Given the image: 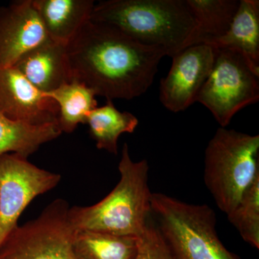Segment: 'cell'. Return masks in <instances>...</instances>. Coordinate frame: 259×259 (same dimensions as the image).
<instances>
[{"label": "cell", "mask_w": 259, "mask_h": 259, "mask_svg": "<svg viewBox=\"0 0 259 259\" xmlns=\"http://www.w3.org/2000/svg\"><path fill=\"white\" fill-rule=\"evenodd\" d=\"M71 81L91 88L97 96L132 100L152 85L166 52L131 38L107 24L89 20L66 45Z\"/></svg>", "instance_id": "obj_1"}, {"label": "cell", "mask_w": 259, "mask_h": 259, "mask_svg": "<svg viewBox=\"0 0 259 259\" xmlns=\"http://www.w3.org/2000/svg\"><path fill=\"white\" fill-rule=\"evenodd\" d=\"M90 20L115 27L173 57L192 46L197 23L187 0H107L94 6Z\"/></svg>", "instance_id": "obj_2"}, {"label": "cell", "mask_w": 259, "mask_h": 259, "mask_svg": "<svg viewBox=\"0 0 259 259\" xmlns=\"http://www.w3.org/2000/svg\"><path fill=\"white\" fill-rule=\"evenodd\" d=\"M118 169L120 180L107 197L92 206L70 207V222L75 229L135 238L144 234L152 216L148 161H133L125 144Z\"/></svg>", "instance_id": "obj_3"}, {"label": "cell", "mask_w": 259, "mask_h": 259, "mask_svg": "<svg viewBox=\"0 0 259 259\" xmlns=\"http://www.w3.org/2000/svg\"><path fill=\"white\" fill-rule=\"evenodd\" d=\"M151 209L173 259H240L220 240L215 213L207 204L152 193Z\"/></svg>", "instance_id": "obj_4"}, {"label": "cell", "mask_w": 259, "mask_h": 259, "mask_svg": "<svg viewBox=\"0 0 259 259\" xmlns=\"http://www.w3.org/2000/svg\"><path fill=\"white\" fill-rule=\"evenodd\" d=\"M259 175V136L220 127L204 152V181L227 215Z\"/></svg>", "instance_id": "obj_5"}, {"label": "cell", "mask_w": 259, "mask_h": 259, "mask_svg": "<svg viewBox=\"0 0 259 259\" xmlns=\"http://www.w3.org/2000/svg\"><path fill=\"white\" fill-rule=\"evenodd\" d=\"M214 64L197 102L211 112L221 127L233 116L259 100V71L241 53L215 49Z\"/></svg>", "instance_id": "obj_6"}, {"label": "cell", "mask_w": 259, "mask_h": 259, "mask_svg": "<svg viewBox=\"0 0 259 259\" xmlns=\"http://www.w3.org/2000/svg\"><path fill=\"white\" fill-rule=\"evenodd\" d=\"M69 208L65 199H56L38 217L18 225L0 245V259H79Z\"/></svg>", "instance_id": "obj_7"}, {"label": "cell", "mask_w": 259, "mask_h": 259, "mask_svg": "<svg viewBox=\"0 0 259 259\" xmlns=\"http://www.w3.org/2000/svg\"><path fill=\"white\" fill-rule=\"evenodd\" d=\"M59 174L42 169L15 153L0 156V245L37 196L59 185Z\"/></svg>", "instance_id": "obj_8"}, {"label": "cell", "mask_w": 259, "mask_h": 259, "mask_svg": "<svg viewBox=\"0 0 259 259\" xmlns=\"http://www.w3.org/2000/svg\"><path fill=\"white\" fill-rule=\"evenodd\" d=\"M216 49L207 44L185 48L172 57L171 69L162 79L159 99L169 111H185L197 102L201 89L210 74Z\"/></svg>", "instance_id": "obj_9"}, {"label": "cell", "mask_w": 259, "mask_h": 259, "mask_svg": "<svg viewBox=\"0 0 259 259\" xmlns=\"http://www.w3.org/2000/svg\"><path fill=\"white\" fill-rule=\"evenodd\" d=\"M0 113L31 125H58L59 107L14 66L0 69Z\"/></svg>", "instance_id": "obj_10"}, {"label": "cell", "mask_w": 259, "mask_h": 259, "mask_svg": "<svg viewBox=\"0 0 259 259\" xmlns=\"http://www.w3.org/2000/svg\"><path fill=\"white\" fill-rule=\"evenodd\" d=\"M48 40L32 0H18L0 8V69L15 66Z\"/></svg>", "instance_id": "obj_11"}, {"label": "cell", "mask_w": 259, "mask_h": 259, "mask_svg": "<svg viewBox=\"0 0 259 259\" xmlns=\"http://www.w3.org/2000/svg\"><path fill=\"white\" fill-rule=\"evenodd\" d=\"M13 66L45 94L71 81L66 46L50 39L28 51Z\"/></svg>", "instance_id": "obj_12"}, {"label": "cell", "mask_w": 259, "mask_h": 259, "mask_svg": "<svg viewBox=\"0 0 259 259\" xmlns=\"http://www.w3.org/2000/svg\"><path fill=\"white\" fill-rule=\"evenodd\" d=\"M48 37L67 45L90 20L93 0H32Z\"/></svg>", "instance_id": "obj_13"}, {"label": "cell", "mask_w": 259, "mask_h": 259, "mask_svg": "<svg viewBox=\"0 0 259 259\" xmlns=\"http://www.w3.org/2000/svg\"><path fill=\"white\" fill-rule=\"evenodd\" d=\"M207 45L241 53L259 71V1L240 0L231 27L225 35Z\"/></svg>", "instance_id": "obj_14"}, {"label": "cell", "mask_w": 259, "mask_h": 259, "mask_svg": "<svg viewBox=\"0 0 259 259\" xmlns=\"http://www.w3.org/2000/svg\"><path fill=\"white\" fill-rule=\"evenodd\" d=\"M61 134L56 124L31 125L10 120L0 113V156L15 153L28 158L42 144L57 139Z\"/></svg>", "instance_id": "obj_15"}, {"label": "cell", "mask_w": 259, "mask_h": 259, "mask_svg": "<svg viewBox=\"0 0 259 259\" xmlns=\"http://www.w3.org/2000/svg\"><path fill=\"white\" fill-rule=\"evenodd\" d=\"M107 101L103 106L90 112L86 124L97 148L117 155L119 138L123 134H133L139 125V120L131 112L117 110L112 100Z\"/></svg>", "instance_id": "obj_16"}, {"label": "cell", "mask_w": 259, "mask_h": 259, "mask_svg": "<svg viewBox=\"0 0 259 259\" xmlns=\"http://www.w3.org/2000/svg\"><path fill=\"white\" fill-rule=\"evenodd\" d=\"M46 95L59 107L58 126L61 133L71 134L79 124H86L90 112L98 107L95 92L75 80Z\"/></svg>", "instance_id": "obj_17"}, {"label": "cell", "mask_w": 259, "mask_h": 259, "mask_svg": "<svg viewBox=\"0 0 259 259\" xmlns=\"http://www.w3.org/2000/svg\"><path fill=\"white\" fill-rule=\"evenodd\" d=\"M197 23L193 44H209L231 27L240 0H187Z\"/></svg>", "instance_id": "obj_18"}, {"label": "cell", "mask_w": 259, "mask_h": 259, "mask_svg": "<svg viewBox=\"0 0 259 259\" xmlns=\"http://www.w3.org/2000/svg\"><path fill=\"white\" fill-rule=\"evenodd\" d=\"M73 246L79 259H136L139 238L76 230Z\"/></svg>", "instance_id": "obj_19"}, {"label": "cell", "mask_w": 259, "mask_h": 259, "mask_svg": "<svg viewBox=\"0 0 259 259\" xmlns=\"http://www.w3.org/2000/svg\"><path fill=\"white\" fill-rule=\"evenodd\" d=\"M228 221L248 244L259 248V175L245 191Z\"/></svg>", "instance_id": "obj_20"}, {"label": "cell", "mask_w": 259, "mask_h": 259, "mask_svg": "<svg viewBox=\"0 0 259 259\" xmlns=\"http://www.w3.org/2000/svg\"><path fill=\"white\" fill-rule=\"evenodd\" d=\"M136 259H173L157 226L151 218L144 234L139 238Z\"/></svg>", "instance_id": "obj_21"}]
</instances>
